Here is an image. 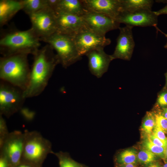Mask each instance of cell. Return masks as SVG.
Masks as SVG:
<instances>
[{"mask_svg":"<svg viewBox=\"0 0 167 167\" xmlns=\"http://www.w3.org/2000/svg\"><path fill=\"white\" fill-rule=\"evenodd\" d=\"M6 121L3 116L0 115V144L9 133Z\"/></svg>","mask_w":167,"mask_h":167,"instance_id":"26","label":"cell"},{"mask_svg":"<svg viewBox=\"0 0 167 167\" xmlns=\"http://www.w3.org/2000/svg\"><path fill=\"white\" fill-rule=\"evenodd\" d=\"M40 41L31 28L11 31L0 38V53L2 57L20 53L33 55L39 49Z\"/></svg>","mask_w":167,"mask_h":167,"instance_id":"3","label":"cell"},{"mask_svg":"<svg viewBox=\"0 0 167 167\" xmlns=\"http://www.w3.org/2000/svg\"><path fill=\"white\" fill-rule=\"evenodd\" d=\"M20 111L23 117L26 120L29 121L33 119L35 115L33 112L26 109L23 108L20 110Z\"/></svg>","mask_w":167,"mask_h":167,"instance_id":"30","label":"cell"},{"mask_svg":"<svg viewBox=\"0 0 167 167\" xmlns=\"http://www.w3.org/2000/svg\"><path fill=\"white\" fill-rule=\"evenodd\" d=\"M81 17L87 28L101 35L120 27V23L104 14L87 11Z\"/></svg>","mask_w":167,"mask_h":167,"instance_id":"10","label":"cell"},{"mask_svg":"<svg viewBox=\"0 0 167 167\" xmlns=\"http://www.w3.org/2000/svg\"><path fill=\"white\" fill-rule=\"evenodd\" d=\"M32 27L40 38L49 36L57 32L54 11L49 7L28 15Z\"/></svg>","mask_w":167,"mask_h":167,"instance_id":"8","label":"cell"},{"mask_svg":"<svg viewBox=\"0 0 167 167\" xmlns=\"http://www.w3.org/2000/svg\"><path fill=\"white\" fill-rule=\"evenodd\" d=\"M28 54H15L0 59V79L24 91L28 86L30 69Z\"/></svg>","mask_w":167,"mask_h":167,"instance_id":"2","label":"cell"},{"mask_svg":"<svg viewBox=\"0 0 167 167\" xmlns=\"http://www.w3.org/2000/svg\"><path fill=\"white\" fill-rule=\"evenodd\" d=\"M26 99L23 90L0 80V115L10 117L22 108Z\"/></svg>","mask_w":167,"mask_h":167,"instance_id":"6","label":"cell"},{"mask_svg":"<svg viewBox=\"0 0 167 167\" xmlns=\"http://www.w3.org/2000/svg\"><path fill=\"white\" fill-rule=\"evenodd\" d=\"M153 2L152 0H121V12L151 10Z\"/></svg>","mask_w":167,"mask_h":167,"instance_id":"18","label":"cell"},{"mask_svg":"<svg viewBox=\"0 0 167 167\" xmlns=\"http://www.w3.org/2000/svg\"></svg>","mask_w":167,"mask_h":167,"instance_id":"42","label":"cell"},{"mask_svg":"<svg viewBox=\"0 0 167 167\" xmlns=\"http://www.w3.org/2000/svg\"><path fill=\"white\" fill-rule=\"evenodd\" d=\"M24 141V133L19 131L9 133L0 144V154L7 159L11 167L21 161Z\"/></svg>","mask_w":167,"mask_h":167,"instance_id":"9","label":"cell"},{"mask_svg":"<svg viewBox=\"0 0 167 167\" xmlns=\"http://www.w3.org/2000/svg\"><path fill=\"white\" fill-rule=\"evenodd\" d=\"M22 8L28 15L48 7L47 0H21Z\"/></svg>","mask_w":167,"mask_h":167,"instance_id":"19","label":"cell"},{"mask_svg":"<svg viewBox=\"0 0 167 167\" xmlns=\"http://www.w3.org/2000/svg\"><path fill=\"white\" fill-rule=\"evenodd\" d=\"M143 145L145 149L150 151L155 155L164 158L165 148L154 144L148 138L144 141Z\"/></svg>","mask_w":167,"mask_h":167,"instance_id":"24","label":"cell"},{"mask_svg":"<svg viewBox=\"0 0 167 167\" xmlns=\"http://www.w3.org/2000/svg\"><path fill=\"white\" fill-rule=\"evenodd\" d=\"M156 28V29L157 31H159L161 32L162 33H163V34H164L165 36L167 38V33L165 34L162 32L160 29H159L158 27H157L155 28ZM164 48L165 49H167V42L166 43V44L164 46Z\"/></svg>","mask_w":167,"mask_h":167,"instance_id":"37","label":"cell"},{"mask_svg":"<svg viewBox=\"0 0 167 167\" xmlns=\"http://www.w3.org/2000/svg\"><path fill=\"white\" fill-rule=\"evenodd\" d=\"M15 167H39L31 164L25 162L21 161Z\"/></svg>","mask_w":167,"mask_h":167,"instance_id":"34","label":"cell"},{"mask_svg":"<svg viewBox=\"0 0 167 167\" xmlns=\"http://www.w3.org/2000/svg\"><path fill=\"white\" fill-rule=\"evenodd\" d=\"M164 158L167 160V145L165 148L164 152Z\"/></svg>","mask_w":167,"mask_h":167,"instance_id":"38","label":"cell"},{"mask_svg":"<svg viewBox=\"0 0 167 167\" xmlns=\"http://www.w3.org/2000/svg\"><path fill=\"white\" fill-rule=\"evenodd\" d=\"M158 2H163L166 3V5L163 8L160 9L157 11H155L154 12L158 16L163 14H167V0L165 1H156Z\"/></svg>","mask_w":167,"mask_h":167,"instance_id":"32","label":"cell"},{"mask_svg":"<svg viewBox=\"0 0 167 167\" xmlns=\"http://www.w3.org/2000/svg\"><path fill=\"white\" fill-rule=\"evenodd\" d=\"M156 125L165 133H167V119L161 114V112L154 113Z\"/></svg>","mask_w":167,"mask_h":167,"instance_id":"25","label":"cell"},{"mask_svg":"<svg viewBox=\"0 0 167 167\" xmlns=\"http://www.w3.org/2000/svg\"><path fill=\"white\" fill-rule=\"evenodd\" d=\"M80 55H86L96 49H104L109 45L111 40L105 36L97 33L86 27L72 36Z\"/></svg>","mask_w":167,"mask_h":167,"instance_id":"7","label":"cell"},{"mask_svg":"<svg viewBox=\"0 0 167 167\" xmlns=\"http://www.w3.org/2000/svg\"><path fill=\"white\" fill-rule=\"evenodd\" d=\"M163 167H167V162H166L164 165Z\"/></svg>","mask_w":167,"mask_h":167,"instance_id":"41","label":"cell"},{"mask_svg":"<svg viewBox=\"0 0 167 167\" xmlns=\"http://www.w3.org/2000/svg\"><path fill=\"white\" fill-rule=\"evenodd\" d=\"M137 159V154L135 151L126 149L118 154L115 158V161L118 166L127 164H135Z\"/></svg>","mask_w":167,"mask_h":167,"instance_id":"21","label":"cell"},{"mask_svg":"<svg viewBox=\"0 0 167 167\" xmlns=\"http://www.w3.org/2000/svg\"><path fill=\"white\" fill-rule=\"evenodd\" d=\"M165 79H166V84H165V87L167 88V71L165 73Z\"/></svg>","mask_w":167,"mask_h":167,"instance_id":"40","label":"cell"},{"mask_svg":"<svg viewBox=\"0 0 167 167\" xmlns=\"http://www.w3.org/2000/svg\"><path fill=\"white\" fill-rule=\"evenodd\" d=\"M0 167H11L7 158L1 154L0 155Z\"/></svg>","mask_w":167,"mask_h":167,"instance_id":"31","label":"cell"},{"mask_svg":"<svg viewBox=\"0 0 167 167\" xmlns=\"http://www.w3.org/2000/svg\"><path fill=\"white\" fill-rule=\"evenodd\" d=\"M54 12L57 32L72 36L86 27L81 16L61 11Z\"/></svg>","mask_w":167,"mask_h":167,"instance_id":"13","label":"cell"},{"mask_svg":"<svg viewBox=\"0 0 167 167\" xmlns=\"http://www.w3.org/2000/svg\"><path fill=\"white\" fill-rule=\"evenodd\" d=\"M59 11L81 16L87 11L82 0H60L54 11Z\"/></svg>","mask_w":167,"mask_h":167,"instance_id":"17","label":"cell"},{"mask_svg":"<svg viewBox=\"0 0 167 167\" xmlns=\"http://www.w3.org/2000/svg\"><path fill=\"white\" fill-rule=\"evenodd\" d=\"M156 104L162 108L167 107V88H164L158 94Z\"/></svg>","mask_w":167,"mask_h":167,"instance_id":"27","label":"cell"},{"mask_svg":"<svg viewBox=\"0 0 167 167\" xmlns=\"http://www.w3.org/2000/svg\"><path fill=\"white\" fill-rule=\"evenodd\" d=\"M148 138L153 143L157 146L165 148L167 145V144L162 141L152 134L148 135Z\"/></svg>","mask_w":167,"mask_h":167,"instance_id":"29","label":"cell"},{"mask_svg":"<svg viewBox=\"0 0 167 167\" xmlns=\"http://www.w3.org/2000/svg\"><path fill=\"white\" fill-rule=\"evenodd\" d=\"M156 158L154 154L146 149L141 150L137 154V159L139 162L145 165L153 162Z\"/></svg>","mask_w":167,"mask_h":167,"instance_id":"23","label":"cell"},{"mask_svg":"<svg viewBox=\"0 0 167 167\" xmlns=\"http://www.w3.org/2000/svg\"><path fill=\"white\" fill-rule=\"evenodd\" d=\"M157 16L151 10H143L132 12H121L116 20L119 23L134 26L157 27Z\"/></svg>","mask_w":167,"mask_h":167,"instance_id":"11","label":"cell"},{"mask_svg":"<svg viewBox=\"0 0 167 167\" xmlns=\"http://www.w3.org/2000/svg\"><path fill=\"white\" fill-rule=\"evenodd\" d=\"M60 0H47L48 6L55 10L56 9Z\"/></svg>","mask_w":167,"mask_h":167,"instance_id":"33","label":"cell"},{"mask_svg":"<svg viewBox=\"0 0 167 167\" xmlns=\"http://www.w3.org/2000/svg\"><path fill=\"white\" fill-rule=\"evenodd\" d=\"M22 8L21 0H0V26L6 24Z\"/></svg>","mask_w":167,"mask_h":167,"instance_id":"16","label":"cell"},{"mask_svg":"<svg viewBox=\"0 0 167 167\" xmlns=\"http://www.w3.org/2000/svg\"><path fill=\"white\" fill-rule=\"evenodd\" d=\"M53 50L47 44L33 55L28 83L24 91L26 99L39 96L47 87L56 66L60 63Z\"/></svg>","mask_w":167,"mask_h":167,"instance_id":"1","label":"cell"},{"mask_svg":"<svg viewBox=\"0 0 167 167\" xmlns=\"http://www.w3.org/2000/svg\"><path fill=\"white\" fill-rule=\"evenodd\" d=\"M161 113L162 115L167 119V107L162 108Z\"/></svg>","mask_w":167,"mask_h":167,"instance_id":"35","label":"cell"},{"mask_svg":"<svg viewBox=\"0 0 167 167\" xmlns=\"http://www.w3.org/2000/svg\"><path fill=\"white\" fill-rule=\"evenodd\" d=\"M21 161L39 167L49 153H52L51 142L36 131H26Z\"/></svg>","mask_w":167,"mask_h":167,"instance_id":"4","label":"cell"},{"mask_svg":"<svg viewBox=\"0 0 167 167\" xmlns=\"http://www.w3.org/2000/svg\"><path fill=\"white\" fill-rule=\"evenodd\" d=\"M52 154L55 155L58 158L59 167H89L72 159L67 152L60 151L54 152H53Z\"/></svg>","mask_w":167,"mask_h":167,"instance_id":"20","label":"cell"},{"mask_svg":"<svg viewBox=\"0 0 167 167\" xmlns=\"http://www.w3.org/2000/svg\"><path fill=\"white\" fill-rule=\"evenodd\" d=\"M40 39L49 45L56 51L60 63L65 68L81 58L72 36L56 32Z\"/></svg>","mask_w":167,"mask_h":167,"instance_id":"5","label":"cell"},{"mask_svg":"<svg viewBox=\"0 0 167 167\" xmlns=\"http://www.w3.org/2000/svg\"><path fill=\"white\" fill-rule=\"evenodd\" d=\"M85 55L88 59L90 72L98 78L107 71L110 63L113 60L111 55L106 54L104 49L92 50Z\"/></svg>","mask_w":167,"mask_h":167,"instance_id":"15","label":"cell"},{"mask_svg":"<svg viewBox=\"0 0 167 167\" xmlns=\"http://www.w3.org/2000/svg\"><path fill=\"white\" fill-rule=\"evenodd\" d=\"M133 27L126 25L119 27L120 33L117 39V45L113 54L111 55L113 60L120 59L129 61L135 46L132 32Z\"/></svg>","mask_w":167,"mask_h":167,"instance_id":"12","label":"cell"},{"mask_svg":"<svg viewBox=\"0 0 167 167\" xmlns=\"http://www.w3.org/2000/svg\"><path fill=\"white\" fill-rule=\"evenodd\" d=\"M148 167H160L159 165L157 164H151Z\"/></svg>","mask_w":167,"mask_h":167,"instance_id":"39","label":"cell"},{"mask_svg":"<svg viewBox=\"0 0 167 167\" xmlns=\"http://www.w3.org/2000/svg\"><path fill=\"white\" fill-rule=\"evenodd\" d=\"M117 167H136V166L134 164H127L118 165Z\"/></svg>","mask_w":167,"mask_h":167,"instance_id":"36","label":"cell"},{"mask_svg":"<svg viewBox=\"0 0 167 167\" xmlns=\"http://www.w3.org/2000/svg\"><path fill=\"white\" fill-rule=\"evenodd\" d=\"M88 11L106 15L115 20L122 11L121 0H82Z\"/></svg>","mask_w":167,"mask_h":167,"instance_id":"14","label":"cell"},{"mask_svg":"<svg viewBox=\"0 0 167 167\" xmlns=\"http://www.w3.org/2000/svg\"><path fill=\"white\" fill-rule=\"evenodd\" d=\"M156 125L154 113L148 112L145 115L142 123V128L145 133L148 135L152 133Z\"/></svg>","mask_w":167,"mask_h":167,"instance_id":"22","label":"cell"},{"mask_svg":"<svg viewBox=\"0 0 167 167\" xmlns=\"http://www.w3.org/2000/svg\"><path fill=\"white\" fill-rule=\"evenodd\" d=\"M152 134L167 144V138L165 133L156 125L153 129Z\"/></svg>","mask_w":167,"mask_h":167,"instance_id":"28","label":"cell"}]
</instances>
